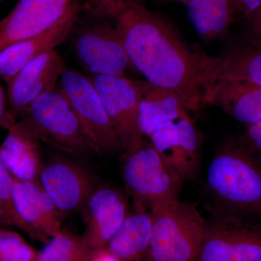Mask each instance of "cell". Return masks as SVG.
Masks as SVG:
<instances>
[{"instance_id": "cell-1", "label": "cell", "mask_w": 261, "mask_h": 261, "mask_svg": "<svg viewBox=\"0 0 261 261\" xmlns=\"http://www.w3.org/2000/svg\"><path fill=\"white\" fill-rule=\"evenodd\" d=\"M113 18L135 70L177 94L189 111L199 110L216 57L191 45L172 22L143 4L122 5Z\"/></svg>"}, {"instance_id": "cell-2", "label": "cell", "mask_w": 261, "mask_h": 261, "mask_svg": "<svg viewBox=\"0 0 261 261\" xmlns=\"http://www.w3.org/2000/svg\"><path fill=\"white\" fill-rule=\"evenodd\" d=\"M240 139L221 144L207 171L215 205L243 214H261V163Z\"/></svg>"}, {"instance_id": "cell-3", "label": "cell", "mask_w": 261, "mask_h": 261, "mask_svg": "<svg viewBox=\"0 0 261 261\" xmlns=\"http://www.w3.org/2000/svg\"><path fill=\"white\" fill-rule=\"evenodd\" d=\"M149 212L152 235L144 261H195L206 224L196 204L178 200Z\"/></svg>"}, {"instance_id": "cell-4", "label": "cell", "mask_w": 261, "mask_h": 261, "mask_svg": "<svg viewBox=\"0 0 261 261\" xmlns=\"http://www.w3.org/2000/svg\"><path fill=\"white\" fill-rule=\"evenodd\" d=\"M19 120L41 142L66 153L82 158L100 154L58 86L37 98Z\"/></svg>"}, {"instance_id": "cell-5", "label": "cell", "mask_w": 261, "mask_h": 261, "mask_svg": "<svg viewBox=\"0 0 261 261\" xmlns=\"http://www.w3.org/2000/svg\"><path fill=\"white\" fill-rule=\"evenodd\" d=\"M123 176L137 207L144 209L180 200L185 180L150 141L123 154Z\"/></svg>"}, {"instance_id": "cell-6", "label": "cell", "mask_w": 261, "mask_h": 261, "mask_svg": "<svg viewBox=\"0 0 261 261\" xmlns=\"http://www.w3.org/2000/svg\"><path fill=\"white\" fill-rule=\"evenodd\" d=\"M205 233L195 261H261V227L243 213L218 205L209 207Z\"/></svg>"}, {"instance_id": "cell-7", "label": "cell", "mask_w": 261, "mask_h": 261, "mask_svg": "<svg viewBox=\"0 0 261 261\" xmlns=\"http://www.w3.org/2000/svg\"><path fill=\"white\" fill-rule=\"evenodd\" d=\"M58 87L100 154L122 152L121 143L102 99L88 75L65 68Z\"/></svg>"}, {"instance_id": "cell-8", "label": "cell", "mask_w": 261, "mask_h": 261, "mask_svg": "<svg viewBox=\"0 0 261 261\" xmlns=\"http://www.w3.org/2000/svg\"><path fill=\"white\" fill-rule=\"evenodd\" d=\"M71 46L77 61L90 75L124 76L135 70L116 25L84 27L73 37Z\"/></svg>"}, {"instance_id": "cell-9", "label": "cell", "mask_w": 261, "mask_h": 261, "mask_svg": "<svg viewBox=\"0 0 261 261\" xmlns=\"http://www.w3.org/2000/svg\"><path fill=\"white\" fill-rule=\"evenodd\" d=\"M121 143L122 152L137 149L145 136L139 123V98L133 80L117 75H90Z\"/></svg>"}, {"instance_id": "cell-10", "label": "cell", "mask_w": 261, "mask_h": 261, "mask_svg": "<svg viewBox=\"0 0 261 261\" xmlns=\"http://www.w3.org/2000/svg\"><path fill=\"white\" fill-rule=\"evenodd\" d=\"M82 9L80 0H19L9 14L0 20V51L46 32Z\"/></svg>"}, {"instance_id": "cell-11", "label": "cell", "mask_w": 261, "mask_h": 261, "mask_svg": "<svg viewBox=\"0 0 261 261\" xmlns=\"http://www.w3.org/2000/svg\"><path fill=\"white\" fill-rule=\"evenodd\" d=\"M64 59L56 50L37 57L18 72L8 85V112L4 128L19 121L37 98L58 87L65 69Z\"/></svg>"}, {"instance_id": "cell-12", "label": "cell", "mask_w": 261, "mask_h": 261, "mask_svg": "<svg viewBox=\"0 0 261 261\" xmlns=\"http://www.w3.org/2000/svg\"><path fill=\"white\" fill-rule=\"evenodd\" d=\"M39 183L61 215L83 207L95 190L92 176L85 168L62 157L44 161Z\"/></svg>"}, {"instance_id": "cell-13", "label": "cell", "mask_w": 261, "mask_h": 261, "mask_svg": "<svg viewBox=\"0 0 261 261\" xmlns=\"http://www.w3.org/2000/svg\"><path fill=\"white\" fill-rule=\"evenodd\" d=\"M148 140L185 181L197 177L200 168V140L190 117L164 125Z\"/></svg>"}, {"instance_id": "cell-14", "label": "cell", "mask_w": 261, "mask_h": 261, "mask_svg": "<svg viewBox=\"0 0 261 261\" xmlns=\"http://www.w3.org/2000/svg\"><path fill=\"white\" fill-rule=\"evenodd\" d=\"M86 230L84 240L92 250L106 248L126 219V197L116 188L94 190L85 204Z\"/></svg>"}, {"instance_id": "cell-15", "label": "cell", "mask_w": 261, "mask_h": 261, "mask_svg": "<svg viewBox=\"0 0 261 261\" xmlns=\"http://www.w3.org/2000/svg\"><path fill=\"white\" fill-rule=\"evenodd\" d=\"M13 197L19 216L38 240L47 243L62 232V215L39 182L14 177Z\"/></svg>"}, {"instance_id": "cell-16", "label": "cell", "mask_w": 261, "mask_h": 261, "mask_svg": "<svg viewBox=\"0 0 261 261\" xmlns=\"http://www.w3.org/2000/svg\"><path fill=\"white\" fill-rule=\"evenodd\" d=\"M8 135L0 145V158L15 178L39 182L43 155L42 142L23 121L7 126Z\"/></svg>"}, {"instance_id": "cell-17", "label": "cell", "mask_w": 261, "mask_h": 261, "mask_svg": "<svg viewBox=\"0 0 261 261\" xmlns=\"http://www.w3.org/2000/svg\"><path fill=\"white\" fill-rule=\"evenodd\" d=\"M82 10L73 12L46 32L5 47L0 51V79L8 84L25 65L43 53L56 49L69 36Z\"/></svg>"}, {"instance_id": "cell-18", "label": "cell", "mask_w": 261, "mask_h": 261, "mask_svg": "<svg viewBox=\"0 0 261 261\" xmlns=\"http://www.w3.org/2000/svg\"><path fill=\"white\" fill-rule=\"evenodd\" d=\"M139 98L138 117L145 137H150L164 125L188 118L189 110L177 94L170 89L133 80Z\"/></svg>"}, {"instance_id": "cell-19", "label": "cell", "mask_w": 261, "mask_h": 261, "mask_svg": "<svg viewBox=\"0 0 261 261\" xmlns=\"http://www.w3.org/2000/svg\"><path fill=\"white\" fill-rule=\"evenodd\" d=\"M204 104L218 106L247 126L261 121L260 86L235 81H216L207 89Z\"/></svg>"}, {"instance_id": "cell-20", "label": "cell", "mask_w": 261, "mask_h": 261, "mask_svg": "<svg viewBox=\"0 0 261 261\" xmlns=\"http://www.w3.org/2000/svg\"><path fill=\"white\" fill-rule=\"evenodd\" d=\"M152 225L150 212L137 207L127 215L106 250L120 261L143 260L150 243Z\"/></svg>"}, {"instance_id": "cell-21", "label": "cell", "mask_w": 261, "mask_h": 261, "mask_svg": "<svg viewBox=\"0 0 261 261\" xmlns=\"http://www.w3.org/2000/svg\"><path fill=\"white\" fill-rule=\"evenodd\" d=\"M219 80L235 81L261 87V45L245 42L243 45L216 57L207 89Z\"/></svg>"}, {"instance_id": "cell-22", "label": "cell", "mask_w": 261, "mask_h": 261, "mask_svg": "<svg viewBox=\"0 0 261 261\" xmlns=\"http://www.w3.org/2000/svg\"><path fill=\"white\" fill-rule=\"evenodd\" d=\"M186 6L192 27L207 42L226 37L236 18L234 0H191Z\"/></svg>"}, {"instance_id": "cell-23", "label": "cell", "mask_w": 261, "mask_h": 261, "mask_svg": "<svg viewBox=\"0 0 261 261\" xmlns=\"http://www.w3.org/2000/svg\"><path fill=\"white\" fill-rule=\"evenodd\" d=\"M93 251L84 238L62 231L47 242L35 261H89Z\"/></svg>"}, {"instance_id": "cell-24", "label": "cell", "mask_w": 261, "mask_h": 261, "mask_svg": "<svg viewBox=\"0 0 261 261\" xmlns=\"http://www.w3.org/2000/svg\"><path fill=\"white\" fill-rule=\"evenodd\" d=\"M13 177L0 158V206L11 220L13 226L37 239L35 233L21 219L15 207L13 197Z\"/></svg>"}, {"instance_id": "cell-25", "label": "cell", "mask_w": 261, "mask_h": 261, "mask_svg": "<svg viewBox=\"0 0 261 261\" xmlns=\"http://www.w3.org/2000/svg\"><path fill=\"white\" fill-rule=\"evenodd\" d=\"M35 252L15 231L0 228V261H35Z\"/></svg>"}, {"instance_id": "cell-26", "label": "cell", "mask_w": 261, "mask_h": 261, "mask_svg": "<svg viewBox=\"0 0 261 261\" xmlns=\"http://www.w3.org/2000/svg\"><path fill=\"white\" fill-rule=\"evenodd\" d=\"M87 8L93 14L102 18H113L122 5L128 3L143 4L145 0H86Z\"/></svg>"}, {"instance_id": "cell-27", "label": "cell", "mask_w": 261, "mask_h": 261, "mask_svg": "<svg viewBox=\"0 0 261 261\" xmlns=\"http://www.w3.org/2000/svg\"><path fill=\"white\" fill-rule=\"evenodd\" d=\"M240 140L256 159L261 161V121L248 126Z\"/></svg>"}, {"instance_id": "cell-28", "label": "cell", "mask_w": 261, "mask_h": 261, "mask_svg": "<svg viewBox=\"0 0 261 261\" xmlns=\"http://www.w3.org/2000/svg\"><path fill=\"white\" fill-rule=\"evenodd\" d=\"M246 42L261 45V7L249 19Z\"/></svg>"}, {"instance_id": "cell-29", "label": "cell", "mask_w": 261, "mask_h": 261, "mask_svg": "<svg viewBox=\"0 0 261 261\" xmlns=\"http://www.w3.org/2000/svg\"><path fill=\"white\" fill-rule=\"evenodd\" d=\"M236 17L248 20L261 7V0H234Z\"/></svg>"}, {"instance_id": "cell-30", "label": "cell", "mask_w": 261, "mask_h": 261, "mask_svg": "<svg viewBox=\"0 0 261 261\" xmlns=\"http://www.w3.org/2000/svg\"><path fill=\"white\" fill-rule=\"evenodd\" d=\"M8 112V99L4 89L0 84V130L4 128Z\"/></svg>"}, {"instance_id": "cell-31", "label": "cell", "mask_w": 261, "mask_h": 261, "mask_svg": "<svg viewBox=\"0 0 261 261\" xmlns=\"http://www.w3.org/2000/svg\"><path fill=\"white\" fill-rule=\"evenodd\" d=\"M89 261H120L106 248L94 250Z\"/></svg>"}, {"instance_id": "cell-32", "label": "cell", "mask_w": 261, "mask_h": 261, "mask_svg": "<svg viewBox=\"0 0 261 261\" xmlns=\"http://www.w3.org/2000/svg\"><path fill=\"white\" fill-rule=\"evenodd\" d=\"M8 226H13L11 220L8 217V215L0 206V228H5Z\"/></svg>"}, {"instance_id": "cell-33", "label": "cell", "mask_w": 261, "mask_h": 261, "mask_svg": "<svg viewBox=\"0 0 261 261\" xmlns=\"http://www.w3.org/2000/svg\"><path fill=\"white\" fill-rule=\"evenodd\" d=\"M161 3H180L187 5L191 0H159Z\"/></svg>"}]
</instances>
